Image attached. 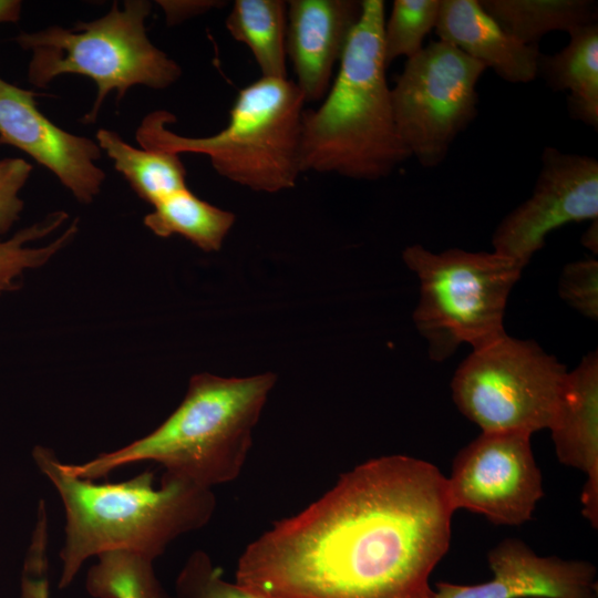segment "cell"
Listing matches in <instances>:
<instances>
[{"instance_id":"cell-28","label":"cell","mask_w":598,"mask_h":598,"mask_svg":"<svg viewBox=\"0 0 598 598\" xmlns=\"http://www.w3.org/2000/svg\"><path fill=\"white\" fill-rule=\"evenodd\" d=\"M32 172V165L20 157L0 159V235L7 234L20 218L23 202L19 196Z\"/></svg>"},{"instance_id":"cell-12","label":"cell","mask_w":598,"mask_h":598,"mask_svg":"<svg viewBox=\"0 0 598 598\" xmlns=\"http://www.w3.org/2000/svg\"><path fill=\"white\" fill-rule=\"evenodd\" d=\"M34 92L0 76V144L16 147L44 166L81 203L100 193L105 174L93 140L56 126L37 106Z\"/></svg>"},{"instance_id":"cell-7","label":"cell","mask_w":598,"mask_h":598,"mask_svg":"<svg viewBox=\"0 0 598 598\" xmlns=\"http://www.w3.org/2000/svg\"><path fill=\"white\" fill-rule=\"evenodd\" d=\"M402 256L420 280L413 320L433 361H444L462 343L474 350L506 334V301L522 265L496 251L432 252L419 244Z\"/></svg>"},{"instance_id":"cell-30","label":"cell","mask_w":598,"mask_h":598,"mask_svg":"<svg viewBox=\"0 0 598 598\" xmlns=\"http://www.w3.org/2000/svg\"><path fill=\"white\" fill-rule=\"evenodd\" d=\"M22 2L19 0H0V24L14 23L20 19Z\"/></svg>"},{"instance_id":"cell-4","label":"cell","mask_w":598,"mask_h":598,"mask_svg":"<svg viewBox=\"0 0 598 598\" xmlns=\"http://www.w3.org/2000/svg\"><path fill=\"white\" fill-rule=\"evenodd\" d=\"M276 382L271 372L249 378L210 373L192 377L177 409L154 431L80 464L73 476L95 481L126 465L155 462L164 473L200 487L236 480L252 444V432Z\"/></svg>"},{"instance_id":"cell-20","label":"cell","mask_w":598,"mask_h":598,"mask_svg":"<svg viewBox=\"0 0 598 598\" xmlns=\"http://www.w3.org/2000/svg\"><path fill=\"white\" fill-rule=\"evenodd\" d=\"M225 24L230 35L250 50L261 78L288 79L286 1L236 0Z\"/></svg>"},{"instance_id":"cell-19","label":"cell","mask_w":598,"mask_h":598,"mask_svg":"<svg viewBox=\"0 0 598 598\" xmlns=\"http://www.w3.org/2000/svg\"><path fill=\"white\" fill-rule=\"evenodd\" d=\"M96 143L114 162L137 196L151 205L187 188L186 168L178 154L154 148H136L114 131L101 128Z\"/></svg>"},{"instance_id":"cell-9","label":"cell","mask_w":598,"mask_h":598,"mask_svg":"<svg viewBox=\"0 0 598 598\" xmlns=\"http://www.w3.org/2000/svg\"><path fill=\"white\" fill-rule=\"evenodd\" d=\"M485 70L441 40L406 60L391 87L392 110L402 143L423 167L440 165L476 117V87Z\"/></svg>"},{"instance_id":"cell-25","label":"cell","mask_w":598,"mask_h":598,"mask_svg":"<svg viewBox=\"0 0 598 598\" xmlns=\"http://www.w3.org/2000/svg\"><path fill=\"white\" fill-rule=\"evenodd\" d=\"M175 598H264L223 576L219 567L202 550L194 551L183 566Z\"/></svg>"},{"instance_id":"cell-29","label":"cell","mask_w":598,"mask_h":598,"mask_svg":"<svg viewBox=\"0 0 598 598\" xmlns=\"http://www.w3.org/2000/svg\"><path fill=\"white\" fill-rule=\"evenodd\" d=\"M163 8L168 24L182 22L188 18L207 12L213 8L220 7L221 1H157Z\"/></svg>"},{"instance_id":"cell-10","label":"cell","mask_w":598,"mask_h":598,"mask_svg":"<svg viewBox=\"0 0 598 598\" xmlns=\"http://www.w3.org/2000/svg\"><path fill=\"white\" fill-rule=\"evenodd\" d=\"M530 436L523 432H482L461 448L446 477L454 511H471L495 525L528 522L544 495Z\"/></svg>"},{"instance_id":"cell-27","label":"cell","mask_w":598,"mask_h":598,"mask_svg":"<svg viewBox=\"0 0 598 598\" xmlns=\"http://www.w3.org/2000/svg\"><path fill=\"white\" fill-rule=\"evenodd\" d=\"M559 296L582 316L598 317V262L586 259L567 264L559 279Z\"/></svg>"},{"instance_id":"cell-32","label":"cell","mask_w":598,"mask_h":598,"mask_svg":"<svg viewBox=\"0 0 598 598\" xmlns=\"http://www.w3.org/2000/svg\"><path fill=\"white\" fill-rule=\"evenodd\" d=\"M532 598H543V597H532Z\"/></svg>"},{"instance_id":"cell-23","label":"cell","mask_w":598,"mask_h":598,"mask_svg":"<svg viewBox=\"0 0 598 598\" xmlns=\"http://www.w3.org/2000/svg\"><path fill=\"white\" fill-rule=\"evenodd\" d=\"M66 218L64 212H54L19 230L12 237L0 239V293L13 290L16 280L23 271L44 265L74 238L78 231L75 221L49 245L42 247L29 245L53 233Z\"/></svg>"},{"instance_id":"cell-11","label":"cell","mask_w":598,"mask_h":598,"mask_svg":"<svg viewBox=\"0 0 598 598\" xmlns=\"http://www.w3.org/2000/svg\"><path fill=\"white\" fill-rule=\"evenodd\" d=\"M529 198L513 209L493 234L494 251L525 267L546 236L569 223L598 219V162L547 146Z\"/></svg>"},{"instance_id":"cell-21","label":"cell","mask_w":598,"mask_h":598,"mask_svg":"<svg viewBox=\"0 0 598 598\" xmlns=\"http://www.w3.org/2000/svg\"><path fill=\"white\" fill-rule=\"evenodd\" d=\"M235 215L194 195L188 188L164 198L144 217L158 237L179 235L206 252L217 251L233 227Z\"/></svg>"},{"instance_id":"cell-24","label":"cell","mask_w":598,"mask_h":598,"mask_svg":"<svg viewBox=\"0 0 598 598\" xmlns=\"http://www.w3.org/2000/svg\"><path fill=\"white\" fill-rule=\"evenodd\" d=\"M441 0H394L383 24V54L386 66L398 58L406 60L424 48L426 35L435 29Z\"/></svg>"},{"instance_id":"cell-2","label":"cell","mask_w":598,"mask_h":598,"mask_svg":"<svg viewBox=\"0 0 598 598\" xmlns=\"http://www.w3.org/2000/svg\"><path fill=\"white\" fill-rule=\"evenodd\" d=\"M32 457L64 509L60 589L68 588L93 556L122 550L155 560L179 536L204 527L216 507L212 489L167 473L158 486L150 470L99 484L70 474L49 447L35 446Z\"/></svg>"},{"instance_id":"cell-26","label":"cell","mask_w":598,"mask_h":598,"mask_svg":"<svg viewBox=\"0 0 598 598\" xmlns=\"http://www.w3.org/2000/svg\"><path fill=\"white\" fill-rule=\"evenodd\" d=\"M19 598H50L49 519L43 499L38 504L37 520L23 561Z\"/></svg>"},{"instance_id":"cell-1","label":"cell","mask_w":598,"mask_h":598,"mask_svg":"<svg viewBox=\"0 0 598 598\" xmlns=\"http://www.w3.org/2000/svg\"><path fill=\"white\" fill-rule=\"evenodd\" d=\"M454 512L432 463L371 458L254 539L235 581L264 598H434Z\"/></svg>"},{"instance_id":"cell-15","label":"cell","mask_w":598,"mask_h":598,"mask_svg":"<svg viewBox=\"0 0 598 598\" xmlns=\"http://www.w3.org/2000/svg\"><path fill=\"white\" fill-rule=\"evenodd\" d=\"M558 461L581 471V513L598 525V353L589 352L567 372L560 401L549 427Z\"/></svg>"},{"instance_id":"cell-17","label":"cell","mask_w":598,"mask_h":598,"mask_svg":"<svg viewBox=\"0 0 598 598\" xmlns=\"http://www.w3.org/2000/svg\"><path fill=\"white\" fill-rule=\"evenodd\" d=\"M568 44L555 54L540 53L537 76L555 91L567 92L570 116L598 127V23L569 34Z\"/></svg>"},{"instance_id":"cell-22","label":"cell","mask_w":598,"mask_h":598,"mask_svg":"<svg viewBox=\"0 0 598 598\" xmlns=\"http://www.w3.org/2000/svg\"><path fill=\"white\" fill-rule=\"evenodd\" d=\"M153 563L131 551L104 553L87 570L85 589L93 598H175L162 586Z\"/></svg>"},{"instance_id":"cell-18","label":"cell","mask_w":598,"mask_h":598,"mask_svg":"<svg viewBox=\"0 0 598 598\" xmlns=\"http://www.w3.org/2000/svg\"><path fill=\"white\" fill-rule=\"evenodd\" d=\"M482 8L512 37L526 45L553 31L571 32L597 23L590 0H478Z\"/></svg>"},{"instance_id":"cell-3","label":"cell","mask_w":598,"mask_h":598,"mask_svg":"<svg viewBox=\"0 0 598 598\" xmlns=\"http://www.w3.org/2000/svg\"><path fill=\"white\" fill-rule=\"evenodd\" d=\"M361 16L321 104L303 110L301 171L377 181L411 157L394 122L383 54L385 6L361 1Z\"/></svg>"},{"instance_id":"cell-5","label":"cell","mask_w":598,"mask_h":598,"mask_svg":"<svg viewBox=\"0 0 598 598\" xmlns=\"http://www.w3.org/2000/svg\"><path fill=\"white\" fill-rule=\"evenodd\" d=\"M305 103L295 81L260 78L238 92L229 122L218 133L179 135L167 128L175 116L159 110L144 117L136 141L144 148L205 155L223 177L255 192L277 193L292 188L302 173Z\"/></svg>"},{"instance_id":"cell-13","label":"cell","mask_w":598,"mask_h":598,"mask_svg":"<svg viewBox=\"0 0 598 598\" xmlns=\"http://www.w3.org/2000/svg\"><path fill=\"white\" fill-rule=\"evenodd\" d=\"M491 580L476 585L435 584L434 598H597L596 567L586 560L539 556L518 538L487 553Z\"/></svg>"},{"instance_id":"cell-14","label":"cell","mask_w":598,"mask_h":598,"mask_svg":"<svg viewBox=\"0 0 598 598\" xmlns=\"http://www.w3.org/2000/svg\"><path fill=\"white\" fill-rule=\"evenodd\" d=\"M361 10L357 0L287 1L286 54L306 102L326 96Z\"/></svg>"},{"instance_id":"cell-6","label":"cell","mask_w":598,"mask_h":598,"mask_svg":"<svg viewBox=\"0 0 598 598\" xmlns=\"http://www.w3.org/2000/svg\"><path fill=\"white\" fill-rule=\"evenodd\" d=\"M152 4L126 0L121 9L113 2L103 17L78 22L73 29L53 25L20 32L14 41L31 52L28 81L47 87L55 78L75 74L90 78L97 87L85 123H93L106 95L115 91L120 101L132 86L165 89L182 75L181 66L147 37L145 20Z\"/></svg>"},{"instance_id":"cell-31","label":"cell","mask_w":598,"mask_h":598,"mask_svg":"<svg viewBox=\"0 0 598 598\" xmlns=\"http://www.w3.org/2000/svg\"><path fill=\"white\" fill-rule=\"evenodd\" d=\"M581 244L597 254L598 251V219L592 220L591 225L584 233Z\"/></svg>"},{"instance_id":"cell-8","label":"cell","mask_w":598,"mask_h":598,"mask_svg":"<svg viewBox=\"0 0 598 598\" xmlns=\"http://www.w3.org/2000/svg\"><path fill=\"white\" fill-rule=\"evenodd\" d=\"M567 371L535 341L507 333L474 349L452 382L457 409L482 432L533 434L549 429Z\"/></svg>"},{"instance_id":"cell-16","label":"cell","mask_w":598,"mask_h":598,"mask_svg":"<svg viewBox=\"0 0 598 598\" xmlns=\"http://www.w3.org/2000/svg\"><path fill=\"white\" fill-rule=\"evenodd\" d=\"M434 30L439 40L507 82L528 83L537 76L538 45H526L512 37L477 0H441Z\"/></svg>"}]
</instances>
